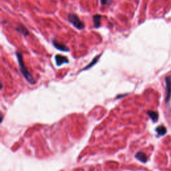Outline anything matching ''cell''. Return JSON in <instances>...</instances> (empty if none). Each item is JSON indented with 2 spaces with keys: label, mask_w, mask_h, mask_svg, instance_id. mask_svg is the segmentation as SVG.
<instances>
[{
  "label": "cell",
  "mask_w": 171,
  "mask_h": 171,
  "mask_svg": "<svg viewBox=\"0 0 171 171\" xmlns=\"http://www.w3.org/2000/svg\"><path fill=\"white\" fill-rule=\"evenodd\" d=\"M16 56H17V59H18V64H19V65H20V71H21V73L22 74V75L23 76L25 79L30 84H35V79H34V78L33 77L32 74L29 72V71L28 70L27 68L25 67L24 62H23L22 54L20 52H19V51H17L16 52Z\"/></svg>",
  "instance_id": "cell-1"
},
{
  "label": "cell",
  "mask_w": 171,
  "mask_h": 171,
  "mask_svg": "<svg viewBox=\"0 0 171 171\" xmlns=\"http://www.w3.org/2000/svg\"><path fill=\"white\" fill-rule=\"evenodd\" d=\"M68 18L69 21L77 29H78V30H83L84 28V23L81 20H80V18H78V16L76 14L71 13V14L68 15Z\"/></svg>",
  "instance_id": "cell-2"
},
{
  "label": "cell",
  "mask_w": 171,
  "mask_h": 171,
  "mask_svg": "<svg viewBox=\"0 0 171 171\" xmlns=\"http://www.w3.org/2000/svg\"><path fill=\"white\" fill-rule=\"evenodd\" d=\"M165 82H166V103L167 104L170 101L171 98V78L170 76H168V77L165 78Z\"/></svg>",
  "instance_id": "cell-3"
},
{
  "label": "cell",
  "mask_w": 171,
  "mask_h": 171,
  "mask_svg": "<svg viewBox=\"0 0 171 171\" xmlns=\"http://www.w3.org/2000/svg\"><path fill=\"white\" fill-rule=\"evenodd\" d=\"M55 60H56V63L58 66H60L62 64H68L69 62L67 57L62 56V55H56L55 57Z\"/></svg>",
  "instance_id": "cell-4"
},
{
  "label": "cell",
  "mask_w": 171,
  "mask_h": 171,
  "mask_svg": "<svg viewBox=\"0 0 171 171\" xmlns=\"http://www.w3.org/2000/svg\"><path fill=\"white\" fill-rule=\"evenodd\" d=\"M52 43H53V45L55 48H56V49H59V50H60V51H69V48H68L67 46H65L64 44H61V43L57 42L56 40H54Z\"/></svg>",
  "instance_id": "cell-5"
},
{
  "label": "cell",
  "mask_w": 171,
  "mask_h": 171,
  "mask_svg": "<svg viewBox=\"0 0 171 171\" xmlns=\"http://www.w3.org/2000/svg\"><path fill=\"white\" fill-rule=\"evenodd\" d=\"M135 158L140 162H143V163H146L147 162V154L142 152H138L137 153L135 154Z\"/></svg>",
  "instance_id": "cell-6"
},
{
  "label": "cell",
  "mask_w": 171,
  "mask_h": 171,
  "mask_svg": "<svg viewBox=\"0 0 171 171\" xmlns=\"http://www.w3.org/2000/svg\"><path fill=\"white\" fill-rule=\"evenodd\" d=\"M16 30H17L19 33L23 34V35H25V36L29 35V33H30L28 30V29L22 24L18 25V26L16 27Z\"/></svg>",
  "instance_id": "cell-7"
},
{
  "label": "cell",
  "mask_w": 171,
  "mask_h": 171,
  "mask_svg": "<svg viewBox=\"0 0 171 171\" xmlns=\"http://www.w3.org/2000/svg\"><path fill=\"white\" fill-rule=\"evenodd\" d=\"M156 132L157 134L159 135V136H164L166 134V132H167V130H166V127L164 126H157L156 128Z\"/></svg>",
  "instance_id": "cell-8"
},
{
  "label": "cell",
  "mask_w": 171,
  "mask_h": 171,
  "mask_svg": "<svg viewBox=\"0 0 171 171\" xmlns=\"http://www.w3.org/2000/svg\"><path fill=\"white\" fill-rule=\"evenodd\" d=\"M147 114L149 116L150 118H151V120L153 121L154 123L159 120V114L156 112L154 111H152V110H148L147 111Z\"/></svg>",
  "instance_id": "cell-9"
},
{
  "label": "cell",
  "mask_w": 171,
  "mask_h": 171,
  "mask_svg": "<svg viewBox=\"0 0 171 171\" xmlns=\"http://www.w3.org/2000/svg\"><path fill=\"white\" fill-rule=\"evenodd\" d=\"M93 21L94 27L98 28L101 25V16L100 15H95L93 16Z\"/></svg>",
  "instance_id": "cell-10"
},
{
  "label": "cell",
  "mask_w": 171,
  "mask_h": 171,
  "mask_svg": "<svg viewBox=\"0 0 171 171\" xmlns=\"http://www.w3.org/2000/svg\"><path fill=\"white\" fill-rule=\"evenodd\" d=\"M99 58H100V56H98L97 57H96V58H94L93 59V60H92V62H90V64H88V65H87L86 67H85L83 69V70H88V69L92 67V66H93L94 64H96V63L98 62V61Z\"/></svg>",
  "instance_id": "cell-11"
},
{
  "label": "cell",
  "mask_w": 171,
  "mask_h": 171,
  "mask_svg": "<svg viewBox=\"0 0 171 171\" xmlns=\"http://www.w3.org/2000/svg\"><path fill=\"white\" fill-rule=\"evenodd\" d=\"M102 5H110L112 4V0H101Z\"/></svg>",
  "instance_id": "cell-12"
}]
</instances>
